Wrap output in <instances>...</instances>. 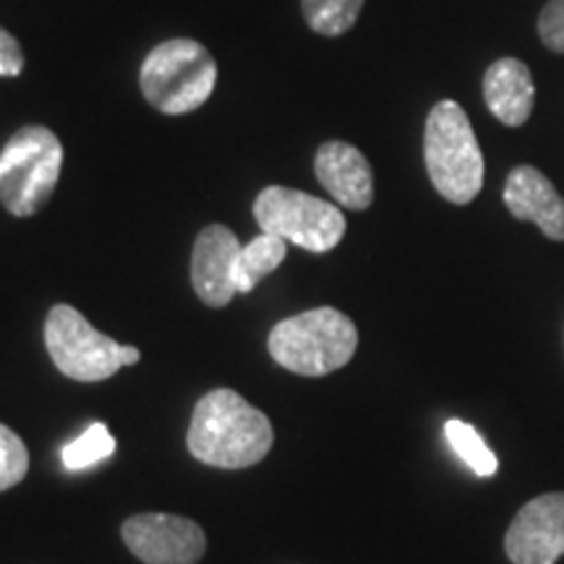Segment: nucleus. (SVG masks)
I'll return each mask as SVG.
<instances>
[{
  "label": "nucleus",
  "mask_w": 564,
  "mask_h": 564,
  "mask_svg": "<svg viewBox=\"0 0 564 564\" xmlns=\"http://www.w3.org/2000/svg\"><path fill=\"white\" fill-rule=\"evenodd\" d=\"M241 241L225 225H207L196 236L192 253V285L194 293L212 308H223L238 295L236 264Z\"/></svg>",
  "instance_id": "10"
},
{
  "label": "nucleus",
  "mask_w": 564,
  "mask_h": 564,
  "mask_svg": "<svg viewBox=\"0 0 564 564\" xmlns=\"http://www.w3.org/2000/svg\"><path fill=\"white\" fill-rule=\"evenodd\" d=\"M112 453H116V436L108 432L105 423H91L87 432L61 449V460L68 470H87L91 465L108 460Z\"/></svg>",
  "instance_id": "17"
},
{
  "label": "nucleus",
  "mask_w": 564,
  "mask_h": 564,
  "mask_svg": "<svg viewBox=\"0 0 564 564\" xmlns=\"http://www.w3.org/2000/svg\"><path fill=\"white\" fill-rule=\"evenodd\" d=\"M541 42L549 51L564 55V0H549L539 17Z\"/></svg>",
  "instance_id": "19"
},
{
  "label": "nucleus",
  "mask_w": 564,
  "mask_h": 564,
  "mask_svg": "<svg viewBox=\"0 0 564 564\" xmlns=\"http://www.w3.org/2000/svg\"><path fill=\"white\" fill-rule=\"evenodd\" d=\"M444 436H447L449 447L455 449V455L460 457V460L468 465L476 476L491 478L494 474H497V468H499L497 455L486 447L481 434H478L470 423L449 419L447 423H444Z\"/></svg>",
  "instance_id": "15"
},
{
  "label": "nucleus",
  "mask_w": 564,
  "mask_h": 564,
  "mask_svg": "<svg viewBox=\"0 0 564 564\" xmlns=\"http://www.w3.org/2000/svg\"><path fill=\"white\" fill-rule=\"evenodd\" d=\"M24 51H21L19 40L9 30L0 26V76L13 79V76H19L24 70Z\"/></svg>",
  "instance_id": "20"
},
{
  "label": "nucleus",
  "mask_w": 564,
  "mask_h": 564,
  "mask_svg": "<svg viewBox=\"0 0 564 564\" xmlns=\"http://www.w3.org/2000/svg\"><path fill=\"white\" fill-rule=\"evenodd\" d=\"M288 257V241L272 236V232H262L253 241H249L238 253L236 264V288L238 293H251L253 288L262 282L267 274H272L278 267L285 262Z\"/></svg>",
  "instance_id": "14"
},
{
  "label": "nucleus",
  "mask_w": 564,
  "mask_h": 564,
  "mask_svg": "<svg viewBox=\"0 0 564 564\" xmlns=\"http://www.w3.org/2000/svg\"><path fill=\"white\" fill-rule=\"evenodd\" d=\"M194 460L212 468L241 470L262 463L274 444V429L262 411L236 390L220 387L196 403L186 434Z\"/></svg>",
  "instance_id": "1"
},
{
  "label": "nucleus",
  "mask_w": 564,
  "mask_h": 564,
  "mask_svg": "<svg viewBox=\"0 0 564 564\" xmlns=\"http://www.w3.org/2000/svg\"><path fill=\"white\" fill-rule=\"evenodd\" d=\"M314 173L345 209L364 212L373 202V173L361 150L348 141H327L314 158Z\"/></svg>",
  "instance_id": "11"
},
{
  "label": "nucleus",
  "mask_w": 564,
  "mask_h": 564,
  "mask_svg": "<svg viewBox=\"0 0 564 564\" xmlns=\"http://www.w3.org/2000/svg\"><path fill=\"white\" fill-rule=\"evenodd\" d=\"M505 207L514 220L535 223L546 238L564 241V199L533 165H518L507 175Z\"/></svg>",
  "instance_id": "12"
},
{
  "label": "nucleus",
  "mask_w": 564,
  "mask_h": 564,
  "mask_svg": "<svg viewBox=\"0 0 564 564\" xmlns=\"http://www.w3.org/2000/svg\"><path fill=\"white\" fill-rule=\"evenodd\" d=\"M45 345L55 369L74 382H105L123 366L141 361L139 348L102 335L68 303H58L47 314Z\"/></svg>",
  "instance_id": "6"
},
{
  "label": "nucleus",
  "mask_w": 564,
  "mask_h": 564,
  "mask_svg": "<svg viewBox=\"0 0 564 564\" xmlns=\"http://www.w3.org/2000/svg\"><path fill=\"white\" fill-rule=\"evenodd\" d=\"M253 217L262 232H272L312 253L333 251L348 228L335 204L285 186L264 188L253 202Z\"/></svg>",
  "instance_id": "7"
},
{
  "label": "nucleus",
  "mask_w": 564,
  "mask_h": 564,
  "mask_svg": "<svg viewBox=\"0 0 564 564\" xmlns=\"http://www.w3.org/2000/svg\"><path fill=\"white\" fill-rule=\"evenodd\" d=\"M423 160L434 188L453 204H470L484 188V154L468 116L453 100L436 102L426 118Z\"/></svg>",
  "instance_id": "3"
},
{
  "label": "nucleus",
  "mask_w": 564,
  "mask_h": 564,
  "mask_svg": "<svg viewBox=\"0 0 564 564\" xmlns=\"http://www.w3.org/2000/svg\"><path fill=\"white\" fill-rule=\"evenodd\" d=\"M121 535L129 552L144 564H199L207 552L202 525L181 514H131Z\"/></svg>",
  "instance_id": "8"
},
{
  "label": "nucleus",
  "mask_w": 564,
  "mask_h": 564,
  "mask_svg": "<svg viewBox=\"0 0 564 564\" xmlns=\"http://www.w3.org/2000/svg\"><path fill=\"white\" fill-rule=\"evenodd\" d=\"M303 19L316 34L340 37L358 21L364 0H303Z\"/></svg>",
  "instance_id": "16"
},
{
  "label": "nucleus",
  "mask_w": 564,
  "mask_h": 564,
  "mask_svg": "<svg viewBox=\"0 0 564 564\" xmlns=\"http://www.w3.org/2000/svg\"><path fill=\"white\" fill-rule=\"evenodd\" d=\"M147 102L165 116L199 110L217 84V63L202 42L175 37L147 55L139 70Z\"/></svg>",
  "instance_id": "4"
},
{
  "label": "nucleus",
  "mask_w": 564,
  "mask_h": 564,
  "mask_svg": "<svg viewBox=\"0 0 564 564\" xmlns=\"http://www.w3.org/2000/svg\"><path fill=\"white\" fill-rule=\"evenodd\" d=\"M30 474V449L13 429L0 423V491H9Z\"/></svg>",
  "instance_id": "18"
},
{
  "label": "nucleus",
  "mask_w": 564,
  "mask_h": 564,
  "mask_svg": "<svg viewBox=\"0 0 564 564\" xmlns=\"http://www.w3.org/2000/svg\"><path fill=\"white\" fill-rule=\"evenodd\" d=\"M267 348L282 369L299 377H327L356 356L358 329L348 314L319 306L274 324Z\"/></svg>",
  "instance_id": "2"
},
{
  "label": "nucleus",
  "mask_w": 564,
  "mask_h": 564,
  "mask_svg": "<svg viewBox=\"0 0 564 564\" xmlns=\"http://www.w3.org/2000/svg\"><path fill=\"white\" fill-rule=\"evenodd\" d=\"M61 167V139L45 126H24L0 152V204L13 217H34L53 199Z\"/></svg>",
  "instance_id": "5"
},
{
  "label": "nucleus",
  "mask_w": 564,
  "mask_h": 564,
  "mask_svg": "<svg viewBox=\"0 0 564 564\" xmlns=\"http://www.w3.org/2000/svg\"><path fill=\"white\" fill-rule=\"evenodd\" d=\"M484 100L499 123L512 126V129L528 123L535 102L531 68L518 58L491 63L484 74Z\"/></svg>",
  "instance_id": "13"
},
{
  "label": "nucleus",
  "mask_w": 564,
  "mask_h": 564,
  "mask_svg": "<svg viewBox=\"0 0 564 564\" xmlns=\"http://www.w3.org/2000/svg\"><path fill=\"white\" fill-rule=\"evenodd\" d=\"M505 552L512 564H556L564 556V491L541 494L520 507L507 528Z\"/></svg>",
  "instance_id": "9"
}]
</instances>
